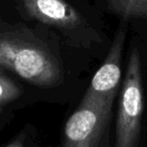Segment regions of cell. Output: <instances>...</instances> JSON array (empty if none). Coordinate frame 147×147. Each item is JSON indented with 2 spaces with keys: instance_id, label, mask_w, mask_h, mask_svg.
<instances>
[{
  "instance_id": "1",
  "label": "cell",
  "mask_w": 147,
  "mask_h": 147,
  "mask_svg": "<svg viewBox=\"0 0 147 147\" xmlns=\"http://www.w3.org/2000/svg\"><path fill=\"white\" fill-rule=\"evenodd\" d=\"M0 67L41 88L55 86L63 75L55 53L34 31L1 18Z\"/></svg>"
},
{
  "instance_id": "2",
  "label": "cell",
  "mask_w": 147,
  "mask_h": 147,
  "mask_svg": "<svg viewBox=\"0 0 147 147\" xmlns=\"http://www.w3.org/2000/svg\"><path fill=\"white\" fill-rule=\"evenodd\" d=\"M143 112V85L140 53L131 51L121 91L116 123L115 147H137Z\"/></svg>"
},
{
  "instance_id": "3",
  "label": "cell",
  "mask_w": 147,
  "mask_h": 147,
  "mask_svg": "<svg viewBox=\"0 0 147 147\" xmlns=\"http://www.w3.org/2000/svg\"><path fill=\"white\" fill-rule=\"evenodd\" d=\"M115 96L85 94L67 119L61 147H100L111 117Z\"/></svg>"
},
{
  "instance_id": "4",
  "label": "cell",
  "mask_w": 147,
  "mask_h": 147,
  "mask_svg": "<svg viewBox=\"0 0 147 147\" xmlns=\"http://www.w3.org/2000/svg\"><path fill=\"white\" fill-rule=\"evenodd\" d=\"M23 16L59 30L74 41L92 38L88 21L65 0H14Z\"/></svg>"
},
{
  "instance_id": "5",
  "label": "cell",
  "mask_w": 147,
  "mask_h": 147,
  "mask_svg": "<svg viewBox=\"0 0 147 147\" xmlns=\"http://www.w3.org/2000/svg\"><path fill=\"white\" fill-rule=\"evenodd\" d=\"M126 38V27L121 26L114 37L109 53L93 77L86 94L91 96H116L121 80V59Z\"/></svg>"
},
{
  "instance_id": "6",
  "label": "cell",
  "mask_w": 147,
  "mask_h": 147,
  "mask_svg": "<svg viewBox=\"0 0 147 147\" xmlns=\"http://www.w3.org/2000/svg\"><path fill=\"white\" fill-rule=\"evenodd\" d=\"M109 8L124 19L147 18V0H107Z\"/></svg>"
},
{
  "instance_id": "7",
  "label": "cell",
  "mask_w": 147,
  "mask_h": 147,
  "mask_svg": "<svg viewBox=\"0 0 147 147\" xmlns=\"http://www.w3.org/2000/svg\"><path fill=\"white\" fill-rule=\"evenodd\" d=\"M21 95V91L0 67V108L10 104Z\"/></svg>"
},
{
  "instance_id": "8",
  "label": "cell",
  "mask_w": 147,
  "mask_h": 147,
  "mask_svg": "<svg viewBox=\"0 0 147 147\" xmlns=\"http://www.w3.org/2000/svg\"><path fill=\"white\" fill-rule=\"evenodd\" d=\"M6 147H24V145L22 144V142L20 140H16V141H13L9 145H7Z\"/></svg>"
}]
</instances>
